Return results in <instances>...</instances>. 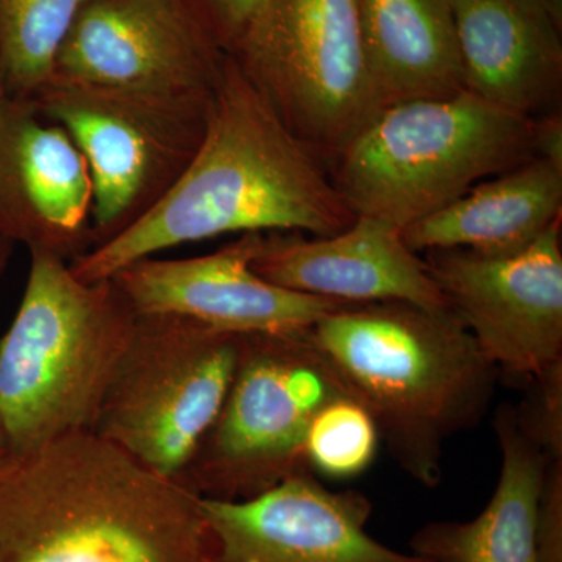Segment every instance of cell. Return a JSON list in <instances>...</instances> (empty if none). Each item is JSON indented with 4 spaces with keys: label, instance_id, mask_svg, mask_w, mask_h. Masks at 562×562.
Returning <instances> with one entry per match:
<instances>
[{
    "label": "cell",
    "instance_id": "cell-17",
    "mask_svg": "<svg viewBox=\"0 0 562 562\" xmlns=\"http://www.w3.org/2000/svg\"><path fill=\"white\" fill-rule=\"evenodd\" d=\"M561 210L562 171L535 157L406 225L402 238L416 254L443 249L516 254L560 222Z\"/></svg>",
    "mask_w": 562,
    "mask_h": 562
},
{
    "label": "cell",
    "instance_id": "cell-18",
    "mask_svg": "<svg viewBox=\"0 0 562 562\" xmlns=\"http://www.w3.org/2000/svg\"><path fill=\"white\" fill-rule=\"evenodd\" d=\"M502 468L486 508L469 522H431L409 541L430 562H538L536 522L546 454L528 438L516 408L495 412Z\"/></svg>",
    "mask_w": 562,
    "mask_h": 562
},
{
    "label": "cell",
    "instance_id": "cell-29",
    "mask_svg": "<svg viewBox=\"0 0 562 562\" xmlns=\"http://www.w3.org/2000/svg\"><path fill=\"white\" fill-rule=\"evenodd\" d=\"M9 92H7L5 80H3L2 69H0V106L9 101Z\"/></svg>",
    "mask_w": 562,
    "mask_h": 562
},
{
    "label": "cell",
    "instance_id": "cell-11",
    "mask_svg": "<svg viewBox=\"0 0 562 562\" xmlns=\"http://www.w3.org/2000/svg\"><path fill=\"white\" fill-rule=\"evenodd\" d=\"M227 55L180 0H87L55 57L50 81L213 92Z\"/></svg>",
    "mask_w": 562,
    "mask_h": 562
},
{
    "label": "cell",
    "instance_id": "cell-2",
    "mask_svg": "<svg viewBox=\"0 0 562 562\" xmlns=\"http://www.w3.org/2000/svg\"><path fill=\"white\" fill-rule=\"evenodd\" d=\"M201 498L74 432L0 464V562H209Z\"/></svg>",
    "mask_w": 562,
    "mask_h": 562
},
{
    "label": "cell",
    "instance_id": "cell-24",
    "mask_svg": "<svg viewBox=\"0 0 562 562\" xmlns=\"http://www.w3.org/2000/svg\"><path fill=\"white\" fill-rule=\"evenodd\" d=\"M192 18L231 54L260 0H180Z\"/></svg>",
    "mask_w": 562,
    "mask_h": 562
},
{
    "label": "cell",
    "instance_id": "cell-28",
    "mask_svg": "<svg viewBox=\"0 0 562 562\" xmlns=\"http://www.w3.org/2000/svg\"><path fill=\"white\" fill-rule=\"evenodd\" d=\"M11 457L9 446H7L5 436H3L2 430H0V464L3 461L9 460Z\"/></svg>",
    "mask_w": 562,
    "mask_h": 562
},
{
    "label": "cell",
    "instance_id": "cell-19",
    "mask_svg": "<svg viewBox=\"0 0 562 562\" xmlns=\"http://www.w3.org/2000/svg\"><path fill=\"white\" fill-rule=\"evenodd\" d=\"M360 20L382 109L465 91L453 0H360Z\"/></svg>",
    "mask_w": 562,
    "mask_h": 562
},
{
    "label": "cell",
    "instance_id": "cell-14",
    "mask_svg": "<svg viewBox=\"0 0 562 562\" xmlns=\"http://www.w3.org/2000/svg\"><path fill=\"white\" fill-rule=\"evenodd\" d=\"M92 183L72 138L35 102L0 106V235L68 262L91 250Z\"/></svg>",
    "mask_w": 562,
    "mask_h": 562
},
{
    "label": "cell",
    "instance_id": "cell-5",
    "mask_svg": "<svg viewBox=\"0 0 562 562\" xmlns=\"http://www.w3.org/2000/svg\"><path fill=\"white\" fill-rule=\"evenodd\" d=\"M535 157L532 120L465 90L383 106L331 158V179L355 216L402 231Z\"/></svg>",
    "mask_w": 562,
    "mask_h": 562
},
{
    "label": "cell",
    "instance_id": "cell-16",
    "mask_svg": "<svg viewBox=\"0 0 562 562\" xmlns=\"http://www.w3.org/2000/svg\"><path fill=\"white\" fill-rule=\"evenodd\" d=\"M465 90L535 120L560 109L562 29L538 0H453Z\"/></svg>",
    "mask_w": 562,
    "mask_h": 562
},
{
    "label": "cell",
    "instance_id": "cell-6",
    "mask_svg": "<svg viewBox=\"0 0 562 562\" xmlns=\"http://www.w3.org/2000/svg\"><path fill=\"white\" fill-rule=\"evenodd\" d=\"M308 328L239 335L227 395L181 486L202 498L246 501L312 472L305 442L314 416L351 395Z\"/></svg>",
    "mask_w": 562,
    "mask_h": 562
},
{
    "label": "cell",
    "instance_id": "cell-8",
    "mask_svg": "<svg viewBox=\"0 0 562 562\" xmlns=\"http://www.w3.org/2000/svg\"><path fill=\"white\" fill-rule=\"evenodd\" d=\"M228 55L324 160L382 110L362 46L360 0H260Z\"/></svg>",
    "mask_w": 562,
    "mask_h": 562
},
{
    "label": "cell",
    "instance_id": "cell-1",
    "mask_svg": "<svg viewBox=\"0 0 562 562\" xmlns=\"http://www.w3.org/2000/svg\"><path fill=\"white\" fill-rule=\"evenodd\" d=\"M357 220L324 158L283 124L227 55L209 127L179 183L116 238L69 262L83 281L181 244L231 233L331 236Z\"/></svg>",
    "mask_w": 562,
    "mask_h": 562
},
{
    "label": "cell",
    "instance_id": "cell-27",
    "mask_svg": "<svg viewBox=\"0 0 562 562\" xmlns=\"http://www.w3.org/2000/svg\"><path fill=\"white\" fill-rule=\"evenodd\" d=\"M543 10L552 16L558 27L562 29V0H538Z\"/></svg>",
    "mask_w": 562,
    "mask_h": 562
},
{
    "label": "cell",
    "instance_id": "cell-3",
    "mask_svg": "<svg viewBox=\"0 0 562 562\" xmlns=\"http://www.w3.org/2000/svg\"><path fill=\"white\" fill-rule=\"evenodd\" d=\"M308 335L402 471L438 486L447 442L483 420L501 375L468 328L449 308L375 302L342 305Z\"/></svg>",
    "mask_w": 562,
    "mask_h": 562
},
{
    "label": "cell",
    "instance_id": "cell-4",
    "mask_svg": "<svg viewBox=\"0 0 562 562\" xmlns=\"http://www.w3.org/2000/svg\"><path fill=\"white\" fill-rule=\"evenodd\" d=\"M138 313L113 279L83 281L31 251L16 316L0 339V430L11 457L92 432Z\"/></svg>",
    "mask_w": 562,
    "mask_h": 562
},
{
    "label": "cell",
    "instance_id": "cell-22",
    "mask_svg": "<svg viewBox=\"0 0 562 562\" xmlns=\"http://www.w3.org/2000/svg\"><path fill=\"white\" fill-rule=\"evenodd\" d=\"M530 384L522 405L516 408L517 420L546 457H562V362Z\"/></svg>",
    "mask_w": 562,
    "mask_h": 562
},
{
    "label": "cell",
    "instance_id": "cell-10",
    "mask_svg": "<svg viewBox=\"0 0 562 562\" xmlns=\"http://www.w3.org/2000/svg\"><path fill=\"white\" fill-rule=\"evenodd\" d=\"M425 262L501 373L531 382L562 362L561 221L516 254L431 250Z\"/></svg>",
    "mask_w": 562,
    "mask_h": 562
},
{
    "label": "cell",
    "instance_id": "cell-25",
    "mask_svg": "<svg viewBox=\"0 0 562 562\" xmlns=\"http://www.w3.org/2000/svg\"><path fill=\"white\" fill-rule=\"evenodd\" d=\"M532 147L536 157L552 162L562 171V113L549 111L532 120Z\"/></svg>",
    "mask_w": 562,
    "mask_h": 562
},
{
    "label": "cell",
    "instance_id": "cell-13",
    "mask_svg": "<svg viewBox=\"0 0 562 562\" xmlns=\"http://www.w3.org/2000/svg\"><path fill=\"white\" fill-rule=\"evenodd\" d=\"M262 233H246L213 254L144 258L111 277L139 314H173L214 330L288 331L312 327L349 303L277 286L251 269Z\"/></svg>",
    "mask_w": 562,
    "mask_h": 562
},
{
    "label": "cell",
    "instance_id": "cell-12",
    "mask_svg": "<svg viewBox=\"0 0 562 562\" xmlns=\"http://www.w3.org/2000/svg\"><path fill=\"white\" fill-rule=\"evenodd\" d=\"M201 508L209 562H430L372 538L371 501L330 491L313 472L246 501L201 498Z\"/></svg>",
    "mask_w": 562,
    "mask_h": 562
},
{
    "label": "cell",
    "instance_id": "cell-20",
    "mask_svg": "<svg viewBox=\"0 0 562 562\" xmlns=\"http://www.w3.org/2000/svg\"><path fill=\"white\" fill-rule=\"evenodd\" d=\"M87 0H0V69L10 99L33 101Z\"/></svg>",
    "mask_w": 562,
    "mask_h": 562
},
{
    "label": "cell",
    "instance_id": "cell-9",
    "mask_svg": "<svg viewBox=\"0 0 562 562\" xmlns=\"http://www.w3.org/2000/svg\"><path fill=\"white\" fill-rule=\"evenodd\" d=\"M238 344L187 317L138 313L92 432L179 483L227 395Z\"/></svg>",
    "mask_w": 562,
    "mask_h": 562
},
{
    "label": "cell",
    "instance_id": "cell-7",
    "mask_svg": "<svg viewBox=\"0 0 562 562\" xmlns=\"http://www.w3.org/2000/svg\"><path fill=\"white\" fill-rule=\"evenodd\" d=\"M213 94L50 81L33 99L87 161L91 250L128 231L179 183L205 138Z\"/></svg>",
    "mask_w": 562,
    "mask_h": 562
},
{
    "label": "cell",
    "instance_id": "cell-23",
    "mask_svg": "<svg viewBox=\"0 0 562 562\" xmlns=\"http://www.w3.org/2000/svg\"><path fill=\"white\" fill-rule=\"evenodd\" d=\"M538 562H562V457H546L536 522Z\"/></svg>",
    "mask_w": 562,
    "mask_h": 562
},
{
    "label": "cell",
    "instance_id": "cell-26",
    "mask_svg": "<svg viewBox=\"0 0 562 562\" xmlns=\"http://www.w3.org/2000/svg\"><path fill=\"white\" fill-rule=\"evenodd\" d=\"M14 244L7 239L5 236L0 235V277L5 272L7 266L13 257Z\"/></svg>",
    "mask_w": 562,
    "mask_h": 562
},
{
    "label": "cell",
    "instance_id": "cell-15",
    "mask_svg": "<svg viewBox=\"0 0 562 562\" xmlns=\"http://www.w3.org/2000/svg\"><path fill=\"white\" fill-rule=\"evenodd\" d=\"M250 266L277 286L328 301L447 308L427 262L406 246L401 228L376 217L357 216L346 231L319 238L262 233Z\"/></svg>",
    "mask_w": 562,
    "mask_h": 562
},
{
    "label": "cell",
    "instance_id": "cell-21",
    "mask_svg": "<svg viewBox=\"0 0 562 562\" xmlns=\"http://www.w3.org/2000/svg\"><path fill=\"white\" fill-rule=\"evenodd\" d=\"M382 439L368 409L353 397L328 402L314 416L306 435L305 453L314 475L342 482L371 468Z\"/></svg>",
    "mask_w": 562,
    "mask_h": 562
}]
</instances>
